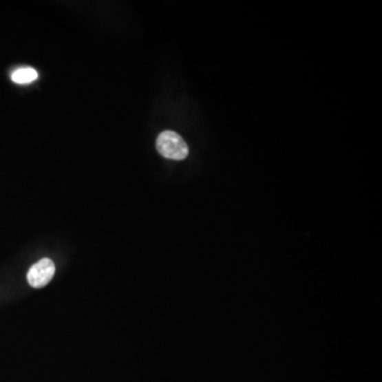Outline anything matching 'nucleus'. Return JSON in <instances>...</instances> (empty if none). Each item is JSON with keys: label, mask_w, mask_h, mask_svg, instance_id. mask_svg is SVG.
I'll return each instance as SVG.
<instances>
[{"label": "nucleus", "mask_w": 382, "mask_h": 382, "mask_svg": "<svg viewBox=\"0 0 382 382\" xmlns=\"http://www.w3.org/2000/svg\"><path fill=\"white\" fill-rule=\"evenodd\" d=\"M156 149L160 156L168 160H185L189 153L185 140L173 131H165L158 135Z\"/></svg>", "instance_id": "nucleus-1"}, {"label": "nucleus", "mask_w": 382, "mask_h": 382, "mask_svg": "<svg viewBox=\"0 0 382 382\" xmlns=\"http://www.w3.org/2000/svg\"><path fill=\"white\" fill-rule=\"evenodd\" d=\"M39 78L36 70L31 67H21L12 72V81L17 84L32 83Z\"/></svg>", "instance_id": "nucleus-3"}, {"label": "nucleus", "mask_w": 382, "mask_h": 382, "mask_svg": "<svg viewBox=\"0 0 382 382\" xmlns=\"http://www.w3.org/2000/svg\"><path fill=\"white\" fill-rule=\"evenodd\" d=\"M56 273V264L49 258H44L33 264L27 274L29 285L33 288H43L50 283Z\"/></svg>", "instance_id": "nucleus-2"}]
</instances>
